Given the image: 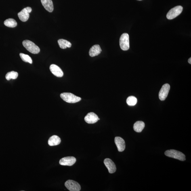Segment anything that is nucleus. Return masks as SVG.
<instances>
[{
    "label": "nucleus",
    "mask_w": 191,
    "mask_h": 191,
    "mask_svg": "<svg viewBox=\"0 0 191 191\" xmlns=\"http://www.w3.org/2000/svg\"><path fill=\"white\" fill-rule=\"evenodd\" d=\"M102 51L100 46L95 45L91 48L90 50L89 54L91 57H93L99 55Z\"/></svg>",
    "instance_id": "4468645a"
},
{
    "label": "nucleus",
    "mask_w": 191,
    "mask_h": 191,
    "mask_svg": "<svg viewBox=\"0 0 191 191\" xmlns=\"http://www.w3.org/2000/svg\"><path fill=\"white\" fill-rule=\"evenodd\" d=\"M58 43L59 46L62 49H66L67 47L70 48L71 47V43L66 40L59 39L58 41Z\"/></svg>",
    "instance_id": "a211bd4d"
},
{
    "label": "nucleus",
    "mask_w": 191,
    "mask_h": 191,
    "mask_svg": "<svg viewBox=\"0 0 191 191\" xmlns=\"http://www.w3.org/2000/svg\"><path fill=\"white\" fill-rule=\"evenodd\" d=\"M65 186L70 191H79L81 190V186L76 181L69 180L65 183Z\"/></svg>",
    "instance_id": "0eeeda50"
},
{
    "label": "nucleus",
    "mask_w": 191,
    "mask_h": 191,
    "mask_svg": "<svg viewBox=\"0 0 191 191\" xmlns=\"http://www.w3.org/2000/svg\"><path fill=\"white\" fill-rule=\"evenodd\" d=\"M60 97L63 100L70 104L79 102L81 100V97L76 96L70 93H61Z\"/></svg>",
    "instance_id": "f257e3e1"
},
{
    "label": "nucleus",
    "mask_w": 191,
    "mask_h": 191,
    "mask_svg": "<svg viewBox=\"0 0 191 191\" xmlns=\"http://www.w3.org/2000/svg\"><path fill=\"white\" fill-rule=\"evenodd\" d=\"M32 9L30 7H27L22 9L18 13V16L19 19L22 22H26L30 17V13L31 12Z\"/></svg>",
    "instance_id": "423d86ee"
},
{
    "label": "nucleus",
    "mask_w": 191,
    "mask_h": 191,
    "mask_svg": "<svg viewBox=\"0 0 191 191\" xmlns=\"http://www.w3.org/2000/svg\"><path fill=\"white\" fill-rule=\"evenodd\" d=\"M170 89V87L169 84H166L162 86L158 94L160 100L162 101L165 100L167 98Z\"/></svg>",
    "instance_id": "6e6552de"
},
{
    "label": "nucleus",
    "mask_w": 191,
    "mask_h": 191,
    "mask_svg": "<svg viewBox=\"0 0 191 191\" xmlns=\"http://www.w3.org/2000/svg\"><path fill=\"white\" fill-rule=\"evenodd\" d=\"M115 143L120 152H123L125 149V141L119 137H116L115 138Z\"/></svg>",
    "instance_id": "ddd939ff"
},
{
    "label": "nucleus",
    "mask_w": 191,
    "mask_h": 191,
    "mask_svg": "<svg viewBox=\"0 0 191 191\" xmlns=\"http://www.w3.org/2000/svg\"><path fill=\"white\" fill-rule=\"evenodd\" d=\"M76 159L73 156H68L62 158L60 160L59 163L63 166H72L76 163Z\"/></svg>",
    "instance_id": "1a4fd4ad"
},
{
    "label": "nucleus",
    "mask_w": 191,
    "mask_h": 191,
    "mask_svg": "<svg viewBox=\"0 0 191 191\" xmlns=\"http://www.w3.org/2000/svg\"><path fill=\"white\" fill-rule=\"evenodd\" d=\"M4 24L7 27L14 28L17 26V22L14 19L10 18L5 20L4 21Z\"/></svg>",
    "instance_id": "6ab92c4d"
},
{
    "label": "nucleus",
    "mask_w": 191,
    "mask_h": 191,
    "mask_svg": "<svg viewBox=\"0 0 191 191\" xmlns=\"http://www.w3.org/2000/svg\"><path fill=\"white\" fill-rule=\"evenodd\" d=\"M50 69L52 73L58 77H62L64 76V73L58 66L56 64H52L50 67Z\"/></svg>",
    "instance_id": "f8f14e48"
},
{
    "label": "nucleus",
    "mask_w": 191,
    "mask_h": 191,
    "mask_svg": "<svg viewBox=\"0 0 191 191\" xmlns=\"http://www.w3.org/2000/svg\"><path fill=\"white\" fill-rule=\"evenodd\" d=\"M165 155L168 157L175 158L181 161H184L186 159V156L182 153L174 150L166 151L165 153Z\"/></svg>",
    "instance_id": "f03ea898"
},
{
    "label": "nucleus",
    "mask_w": 191,
    "mask_h": 191,
    "mask_svg": "<svg viewBox=\"0 0 191 191\" xmlns=\"http://www.w3.org/2000/svg\"><path fill=\"white\" fill-rule=\"evenodd\" d=\"M20 57L23 61L26 62H28L30 64H32L33 62L32 59L29 55L24 54L23 53H20Z\"/></svg>",
    "instance_id": "4be33fe9"
},
{
    "label": "nucleus",
    "mask_w": 191,
    "mask_h": 191,
    "mask_svg": "<svg viewBox=\"0 0 191 191\" xmlns=\"http://www.w3.org/2000/svg\"><path fill=\"white\" fill-rule=\"evenodd\" d=\"M18 72L15 71H11L7 73L5 76V78L7 81H10L11 79H15L18 78Z\"/></svg>",
    "instance_id": "aec40b11"
},
{
    "label": "nucleus",
    "mask_w": 191,
    "mask_h": 191,
    "mask_svg": "<svg viewBox=\"0 0 191 191\" xmlns=\"http://www.w3.org/2000/svg\"><path fill=\"white\" fill-rule=\"evenodd\" d=\"M22 44L30 53L33 54H38L40 52V49L39 47L31 41L25 40L22 42Z\"/></svg>",
    "instance_id": "7ed1b4c3"
},
{
    "label": "nucleus",
    "mask_w": 191,
    "mask_h": 191,
    "mask_svg": "<svg viewBox=\"0 0 191 191\" xmlns=\"http://www.w3.org/2000/svg\"><path fill=\"white\" fill-rule=\"evenodd\" d=\"M145 124L142 121H137L134 124V130L137 133H141L144 129Z\"/></svg>",
    "instance_id": "f3484780"
},
{
    "label": "nucleus",
    "mask_w": 191,
    "mask_h": 191,
    "mask_svg": "<svg viewBox=\"0 0 191 191\" xmlns=\"http://www.w3.org/2000/svg\"><path fill=\"white\" fill-rule=\"evenodd\" d=\"M137 99L134 96H131L128 97L127 100V103L130 106H134L136 104Z\"/></svg>",
    "instance_id": "412c9836"
},
{
    "label": "nucleus",
    "mask_w": 191,
    "mask_h": 191,
    "mask_svg": "<svg viewBox=\"0 0 191 191\" xmlns=\"http://www.w3.org/2000/svg\"><path fill=\"white\" fill-rule=\"evenodd\" d=\"M120 46L122 50L127 51L130 48L129 36L127 33L122 34L120 38Z\"/></svg>",
    "instance_id": "20e7f679"
},
{
    "label": "nucleus",
    "mask_w": 191,
    "mask_h": 191,
    "mask_svg": "<svg viewBox=\"0 0 191 191\" xmlns=\"http://www.w3.org/2000/svg\"><path fill=\"white\" fill-rule=\"evenodd\" d=\"M104 163L110 173H113L115 172L116 170V165L111 159L106 158L104 160Z\"/></svg>",
    "instance_id": "9d476101"
},
{
    "label": "nucleus",
    "mask_w": 191,
    "mask_h": 191,
    "mask_svg": "<svg viewBox=\"0 0 191 191\" xmlns=\"http://www.w3.org/2000/svg\"><path fill=\"white\" fill-rule=\"evenodd\" d=\"M61 142L60 138L56 135H53L51 137L48 142L49 145L51 146H57L60 144Z\"/></svg>",
    "instance_id": "dca6fc26"
},
{
    "label": "nucleus",
    "mask_w": 191,
    "mask_h": 191,
    "mask_svg": "<svg viewBox=\"0 0 191 191\" xmlns=\"http://www.w3.org/2000/svg\"><path fill=\"white\" fill-rule=\"evenodd\" d=\"M183 10V7L181 6H177L172 9L167 13V17L169 20H172L180 15Z\"/></svg>",
    "instance_id": "39448f33"
},
{
    "label": "nucleus",
    "mask_w": 191,
    "mask_h": 191,
    "mask_svg": "<svg viewBox=\"0 0 191 191\" xmlns=\"http://www.w3.org/2000/svg\"><path fill=\"white\" fill-rule=\"evenodd\" d=\"M137 1H142V0H137Z\"/></svg>",
    "instance_id": "b1692460"
},
{
    "label": "nucleus",
    "mask_w": 191,
    "mask_h": 191,
    "mask_svg": "<svg viewBox=\"0 0 191 191\" xmlns=\"http://www.w3.org/2000/svg\"><path fill=\"white\" fill-rule=\"evenodd\" d=\"M41 3L45 9L49 12L53 10V5L52 0H41Z\"/></svg>",
    "instance_id": "2eb2a0df"
},
{
    "label": "nucleus",
    "mask_w": 191,
    "mask_h": 191,
    "mask_svg": "<svg viewBox=\"0 0 191 191\" xmlns=\"http://www.w3.org/2000/svg\"><path fill=\"white\" fill-rule=\"evenodd\" d=\"M188 62L189 64H191V58H190L189 59Z\"/></svg>",
    "instance_id": "5701e85b"
},
{
    "label": "nucleus",
    "mask_w": 191,
    "mask_h": 191,
    "mask_svg": "<svg viewBox=\"0 0 191 191\" xmlns=\"http://www.w3.org/2000/svg\"><path fill=\"white\" fill-rule=\"evenodd\" d=\"M84 120L86 123L89 124H94L100 120L98 116L94 113L90 112L85 116Z\"/></svg>",
    "instance_id": "9b49d317"
}]
</instances>
